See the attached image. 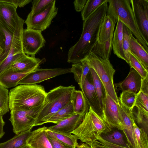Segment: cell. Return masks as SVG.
I'll list each match as a JSON object with an SVG mask.
<instances>
[{
	"mask_svg": "<svg viewBox=\"0 0 148 148\" xmlns=\"http://www.w3.org/2000/svg\"><path fill=\"white\" fill-rule=\"evenodd\" d=\"M108 2L101 5L88 18L84 21L80 37L68 51L67 62L69 63L80 62L90 54L97 42L100 27L107 14Z\"/></svg>",
	"mask_w": 148,
	"mask_h": 148,
	"instance_id": "cell-1",
	"label": "cell"
},
{
	"mask_svg": "<svg viewBox=\"0 0 148 148\" xmlns=\"http://www.w3.org/2000/svg\"><path fill=\"white\" fill-rule=\"evenodd\" d=\"M47 94L41 85L20 84L9 92V110H27L38 107L43 104Z\"/></svg>",
	"mask_w": 148,
	"mask_h": 148,
	"instance_id": "cell-2",
	"label": "cell"
},
{
	"mask_svg": "<svg viewBox=\"0 0 148 148\" xmlns=\"http://www.w3.org/2000/svg\"><path fill=\"white\" fill-rule=\"evenodd\" d=\"M75 90V87L73 85L60 86L47 93L34 127L47 123L53 114L71 102L73 92Z\"/></svg>",
	"mask_w": 148,
	"mask_h": 148,
	"instance_id": "cell-3",
	"label": "cell"
},
{
	"mask_svg": "<svg viewBox=\"0 0 148 148\" xmlns=\"http://www.w3.org/2000/svg\"><path fill=\"white\" fill-rule=\"evenodd\" d=\"M112 128L89 107L88 111L85 113L82 123L71 134L75 135L82 142L91 146L97 141L98 136L108 133Z\"/></svg>",
	"mask_w": 148,
	"mask_h": 148,
	"instance_id": "cell-4",
	"label": "cell"
},
{
	"mask_svg": "<svg viewBox=\"0 0 148 148\" xmlns=\"http://www.w3.org/2000/svg\"><path fill=\"white\" fill-rule=\"evenodd\" d=\"M107 14L119 19L134 35L138 41L148 51L147 44L138 29L130 0H108Z\"/></svg>",
	"mask_w": 148,
	"mask_h": 148,
	"instance_id": "cell-5",
	"label": "cell"
},
{
	"mask_svg": "<svg viewBox=\"0 0 148 148\" xmlns=\"http://www.w3.org/2000/svg\"><path fill=\"white\" fill-rule=\"evenodd\" d=\"M86 59L90 67L94 70L103 83L108 94L119 104L114 83L115 70L109 59H103L92 53Z\"/></svg>",
	"mask_w": 148,
	"mask_h": 148,
	"instance_id": "cell-6",
	"label": "cell"
},
{
	"mask_svg": "<svg viewBox=\"0 0 148 148\" xmlns=\"http://www.w3.org/2000/svg\"><path fill=\"white\" fill-rule=\"evenodd\" d=\"M42 105L27 110L10 111L9 120L12 126L13 131L16 135L32 130Z\"/></svg>",
	"mask_w": 148,
	"mask_h": 148,
	"instance_id": "cell-7",
	"label": "cell"
},
{
	"mask_svg": "<svg viewBox=\"0 0 148 148\" xmlns=\"http://www.w3.org/2000/svg\"><path fill=\"white\" fill-rule=\"evenodd\" d=\"M56 1L55 0H53L37 13L33 14L29 13L25 21L27 28L42 32L48 28L58 13V9L56 6Z\"/></svg>",
	"mask_w": 148,
	"mask_h": 148,
	"instance_id": "cell-8",
	"label": "cell"
},
{
	"mask_svg": "<svg viewBox=\"0 0 148 148\" xmlns=\"http://www.w3.org/2000/svg\"><path fill=\"white\" fill-rule=\"evenodd\" d=\"M138 31L148 44V0H130Z\"/></svg>",
	"mask_w": 148,
	"mask_h": 148,
	"instance_id": "cell-9",
	"label": "cell"
},
{
	"mask_svg": "<svg viewBox=\"0 0 148 148\" xmlns=\"http://www.w3.org/2000/svg\"><path fill=\"white\" fill-rule=\"evenodd\" d=\"M24 20L19 17L14 34L12 46L6 58L0 64V76L10 64L24 53L22 43V36Z\"/></svg>",
	"mask_w": 148,
	"mask_h": 148,
	"instance_id": "cell-10",
	"label": "cell"
},
{
	"mask_svg": "<svg viewBox=\"0 0 148 148\" xmlns=\"http://www.w3.org/2000/svg\"><path fill=\"white\" fill-rule=\"evenodd\" d=\"M46 41L40 31L29 29H23L22 43L24 53L34 56L43 47Z\"/></svg>",
	"mask_w": 148,
	"mask_h": 148,
	"instance_id": "cell-11",
	"label": "cell"
},
{
	"mask_svg": "<svg viewBox=\"0 0 148 148\" xmlns=\"http://www.w3.org/2000/svg\"><path fill=\"white\" fill-rule=\"evenodd\" d=\"M71 73V68H38L29 73L17 83L18 84L32 85L57 76Z\"/></svg>",
	"mask_w": 148,
	"mask_h": 148,
	"instance_id": "cell-12",
	"label": "cell"
},
{
	"mask_svg": "<svg viewBox=\"0 0 148 148\" xmlns=\"http://www.w3.org/2000/svg\"><path fill=\"white\" fill-rule=\"evenodd\" d=\"M105 121L112 128L123 131L124 126L121 117L119 104L116 103L107 93L103 112Z\"/></svg>",
	"mask_w": 148,
	"mask_h": 148,
	"instance_id": "cell-13",
	"label": "cell"
},
{
	"mask_svg": "<svg viewBox=\"0 0 148 148\" xmlns=\"http://www.w3.org/2000/svg\"><path fill=\"white\" fill-rule=\"evenodd\" d=\"M14 5L0 0V23L6 28L14 33L19 16Z\"/></svg>",
	"mask_w": 148,
	"mask_h": 148,
	"instance_id": "cell-14",
	"label": "cell"
},
{
	"mask_svg": "<svg viewBox=\"0 0 148 148\" xmlns=\"http://www.w3.org/2000/svg\"><path fill=\"white\" fill-rule=\"evenodd\" d=\"M45 61V58L40 59L24 53L13 62L6 70L10 69L18 72L34 71L39 68Z\"/></svg>",
	"mask_w": 148,
	"mask_h": 148,
	"instance_id": "cell-15",
	"label": "cell"
},
{
	"mask_svg": "<svg viewBox=\"0 0 148 148\" xmlns=\"http://www.w3.org/2000/svg\"><path fill=\"white\" fill-rule=\"evenodd\" d=\"M82 91L89 107H90L96 113L104 120L103 114L93 84L90 71L85 79Z\"/></svg>",
	"mask_w": 148,
	"mask_h": 148,
	"instance_id": "cell-16",
	"label": "cell"
},
{
	"mask_svg": "<svg viewBox=\"0 0 148 148\" xmlns=\"http://www.w3.org/2000/svg\"><path fill=\"white\" fill-rule=\"evenodd\" d=\"M119 109L124 126L123 131L125 134L129 148H133L134 136L133 124L135 122L132 110L125 107L119 102Z\"/></svg>",
	"mask_w": 148,
	"mask_h": 148,
	"instance_id": "cell-17",
	"label": "cell"
},
{
	"mask_svg": "<svg viewBox=\"0 0 148 148\" xmlns=\"http://www.w3.org/2000/svg\"><path fill=\"white\" fill-rule=\"evenodd\" d=\"M85 113H75L71 117L64 120L56 125L47 127V130L58 132L71 133L82 123Z\"/></svg>",
	"mask_w": 148,
	"mask_h": 148,
	"instance_id": "cell-18",
	"label": "cell"
},
{
	"mask_svg": "<svg viewBox=\"0 0 148 148\" xmlns=\"http://www.w3.org/2000/svg\"><path fill=\"white\" fill-rule=\"evenodd\" d=\"M47 127L43 126L31 132L27 140V144L30 148H53L48 137Z\"/></svg>",
	"mask_w": 148,
	"mask_h": 148,
	"instance_id": "cell-19",
	"label": "cell"
},
{
	"mask_svg": "<svg viewBox=\"0 0 148 148\" xmlns=\"http://www.w3.org/2000/svg\"><path fill=\"white\" fill-rule=\"evenodd\" d=\"M142 78L136 71L130 68L127 77L117 85L122 92H130L137 94L140 90Z\"/></svg>",
	"mask_w": 148,
	"mask_h": 148,
	"instance_id": "cell-20",
	"label": "cell"
},
{
	"mask_svg": "<svg viewBox=\"0 0 148 148\" xmlns=\"http://www.w3.org/2000/svg\"><path fill=\"white\" fill-rule=\"evenodd\" d=\"M118 20L107 14L104 17L99 29L97 42H104L113 37L114 27Z\"/></svg>",
	"mask_w": 148,
	"mask_h": 148,
	"instance_id": "cell-21",
	"label": "cell"
},
{
	"mask_svg": "<svg viewBox=\"0 0 148 148\" xmlns=\"http://www.w3.org/2000/svg\"><path fill=\"white\" fill-rule=\"evenodd\" d=\"M33 71L18 72L7 69L0 76V84L6 88L14 87L20 80Z\"/></svg>",
	"mask_w": 148,
	"mask_h": 148,
	"instance_id": "cell-22",
	"label": "cell"
},
{
	"mask_svg": "<svg viewBox=\"0 0 148 148\" xmlns=\"http://www.w3.org/2000/svg\"><path fill=\"white\" fill-rule=\"evenodd\" d=\"M112 49L114 53L119 58L126 61L123 47V23L119 19L114 32Z\"/></svg>",
	"mask_w": 148,
	"mask_h": 148,
	"instance_id": "cell-23",
	"label": "cell"
},
{
	"mask_svg": "<svg viewBox=\"0 0 148 148\" xmlns=\"http://www.w3.org/2000/svg\"><path fill=\"white\" fill-rule=\"evenodd\" d=\"M90 68L86 59L82 60L80 62L73 64L72 65L71 73L73 74L74 78L82 91L85 79L90 71Z\"/></svg>",
	"mask_w": 148,
	"mask_h": 148,
	"instance_id": "cell-24",
	"label": "cell"
},
{
	"mask_svg": "<svg viewBox=\"0 0 148 148\" xmlns=\"http://www.w3.org/2000/svg\"><path fill=\"white\" fill-rule=\"evenodd\" d=\"M130 51L148 71V51L133 35L130 38Z\"/></svg>",
	"mask_w": 148,
	"mask_h": 148,
	"instance_id": "cell-25",
	"label": "cell"
},
{
	"mask_svg": "<svg viewBox=\"0 0 148 148\" xmlns=\"http://www.w3.org/2000/svg\"><path fill=\"white\" fill-rule=\"evenodd\" d=\"M31 130L24 132L16 135L10 139L0 143V148H23L27 146V140Z\"/></svg>",
	"mask_w": 148,
	"mask_h": 148,
	"instance_id": "cell-26",
	"label": "cell"
},
{
	"mask_svg": "<svg viewBox=\"0 0 148 148\" xmlns=\"http://www.w3.org/2000/svg\"><path fill=\"white\" fill-rule=\"evenodd\" d=\"M72 102L75 113L82 114L88 111V104L82 91L75 89L74 90L72 94Z\"/></svg>",
	"mask_w": 148,
	"mask_h": 148,
	"instance_id": "cell-27",
	"label": "cell"
},
{
	"mask_svg": "<svg viewBox=\"0 0 148 148\" xmlns=\"http://www.w3.org/2000/svg\"><path fill=\"white\" fill-rule=\"evenodd\" d=\"M90 71L91 75L93 84L103 113L107 92L103 83L94 70L90 68Z\"/></svg>",
	"mask_w": 148,
	"mask_h": 148,
	"instance_id": "cell-28",
	"label": "cell"
},
{
	"mask_svg": "<svg viewBox=\"0 0 148 148\" xmlns=\"http://www.w3.org/2000/svg\"><path fill=\"white\" fill-rule=\"evenodd\" d=\"M134 136L133 148H148V134L142 128H140L135 122L133 124Z\"/></svg>",
	"mask_w": 148,
	"mask_h": 148,
	"instance_id": "cell-29",
	"label": "cell"
},
{
	"mask_svg": "<svg viewBox=\"0 0 148 148\" xmlns=\"http://www.w3.org/2000/svg\"><path fill=\"white\" fill-rule=\"evenodd\" d=\"M113 37L102 43L97 42L92 49L91 53L98 56L104 59H109L112 49Z\"/></svg>",
	"mask_w": 148,
	"mask_h": 148,
	"instance_id": "cell-30",
	"label": "cell"
},
{
	"mask_svg": "<svg viewBox=\"0 0 148 148\" xmlns=\"http://www.w3.org/2000/svg\"><path fill=\"white\" fill-rule=\"evenodd\" d=\"M75 114L72 101L53 114L48 120L47 123L58 124Z\"/></svg>",
	"mask_w": 148,
	"mask_h": 148,
	"instance_id": "cell-31",
	"label": "cell"
},
{
	"mask_svg": "<svg viewBox=\"0 0 148 148\" xmlns=\"http://www.w3.org/2000/svg\"><path fill=\"white\" fill-rule=\"evenodd\" d=\"M108 0H88L81 11V16L83 21L88 18L101 5L108 2Z\"/></svg>",
	"mask_w": 148,
	"mask_h": 148,
	"instance_id": "cell-32",
	"label": "cell"
},
{
	"mask_svg": "<svg viewBox=\"0 0 148 148\" xmlns=\"http://www.w3.org/2000/svg\"><path fill=\"white\" fill-rule=\"evenodd\" d=\"M133 108L132 111L135 120L137 123L148 134V112L136 107Z\"/></svg>",
	"mask_w": 148,
	"mask_h": 148,
	"instance_id": "cell-33",
	"label": "cell"
},
{
	"mask_svg": "<svg viewBox=\"0 0 148 148\" xmlns=\"http://www.w3.org/2000/svg\"><path fill=\"white\" fill-rule=\"evenodd\" d=\"M49 131L60 141L73 148H76L78 144L77 142L78 139L75 135L72 134L71 133H62Z\"/></svg>",
	"mask_w": 148,
	"mask_h": 148,
	"instance_id": "cell-34",
	"label": "cell"
},
{
	"mask_svg": "<svg viewBox=\"0 0 148 148\" xmlns=\"http://www.w3.org/2000/svg\"><path fill=\"white\" fill-rule=\"evenodd\" d=\"M101 136L105 140L110 143L129 148L127 143L124 139L123 134L118 131H114L108 134H102Z\"/></svg>",
	"mask_w": 148,
	"mask_h": 148,
	"instance_id": "cell-35",
	"label": "cell"
},
{
	"mask_svg": "<svg viewBox=\"0 0 148 148\" xmlns=\"http://www.w3.org/2000/svg\"><path fill=\"white\" fill-rule=\"evenodd\" d=\"M132 35L131 31L123 24V47L126 60V62L129 64L130 54V38Z\"/></svg>",
	"mask_w": 148,
	"mask_h": 148,
	"instance_id": "cell-36",
	"label": "cell"
},
{
	"mask_svg": "<svg viewBox=\"0 0 148 148\" xmlns=\"http://www.w3.org/2000/svg\"><path fill=\"white\" fill-rule=\"evenodd\" d=\"M136 95L130 92H122L118 98L119 102L123 106L132 110L134 106Z\"/></svg>",
	"mask_w": 148,
	"mask_h": 148,
	"instance_id": "cell-37",
	"label": "cell"
},
{
	"mask_svg": "<svg viewBox=\"0 0 148 148\" xmlns=\"http://www.w3.org/2000/svg\"><path fill=\"white\" fill-rule=\"evenodd\" d=\"M129 65L130 68L136 71L143 78H145L148 76V71L146 70L142 64L131 53Z\"/></svg>",
	"mask_w": 148,
	"mask_h": 148,
	"instance_id": "cell-38",
	"label": "cell"
},
{
	"mask_svg": "<svg viewBox=\"0 0 148 148\" xmlns=\"http://www.w3.org/2000/svg\"><path fill=\"white\" fill-rule=\"evenodd\" d=\"M9 100L8 89L0 84V108L3 115L9 111Z\"/></svg>",
	"mask_w": 148,
	"mask_h": 148,
	"instance_id": "cell-39",
	"label": "cell"
},
{
	"mask_svg": "<svg viewBox=\"0 0 148 148\" xmlns=\"http://www.w3.org/2000/svg\"><path fill=\"white\" fill-rule=\"evenodd\" d=\"M134 107L148 112V95L140 90L137 94Z\"/></svg>",
	"mask_w": 148,
	"mask_h": 148,
	"instance_id": "cell-40",
	"label": "cell"
},
{
	"mask_svg": "<svg viewBox=\"0 0 148 148\" xmlns=\"http://www.w3.org/2000/svg\"><path fill=\"white\" fill-rule=\"evenodd\" d=\"M53 0H34L32 1V10L29 13H37L47 7Z\"/></svg>",
	"mask_w": 148,
	"mask_h": 148,
	"instance_id": "cell-41",
	"label": "cell"
},
{
	"mask_svg": "<svg viewBox=\"0 0 148 148\" xmlns=\"http://www.w3.org/2000/svg\"><path fill=\"white\" fill-rule=\"evenodd\" d=\"M48 137L53 148H73L63 143L58 140L50 132L46 130Z\"/></svg>",
	"mask_w": 148,
	"mask_h": 148,
	"instance_id": "cell-42",
	"label": "cell"
},
{
	"mask_svg": "<svg viewBox=\"0 0 148 148\" xmlns=\"http://www.w3.org/2000/svg\"><path fill=\"white\" fill-rule=\"evenodd\" d=\"M95 143L98 145L105 148H129L110 143L103 139L100 135L98 136Z\"/></svg>",
	"mask_w": 148,
	"mask_h": 148,
	"instance_id": "cell-43",
	"label": "cell"
},
{
	"mask_svg": "<svg viewBox=\"0 0 148 148\" xmlns=\"http://www.w3.org/2000/svg\"><path fill=\"white\" fill-rule=\"evenodd\" d=\"M2 1L13 4L17 7H23L32 1V0H1Z\"/></svg>",
	"mask_w": 148,
	"mask_h": 148,
	"instance_id": "cell-44",
	"label": "cell"
},
{
	"mask_svg": "<svg viewBox=\"0 0 148 148\" xmlns=\"http://www.w3.org/2000/svg\"><path fill=\"white\" fill-rule=\"evenodd\" d=\"M88 0H76L73 2L75 8L77 12H81L85 6Z\"/></svg>",
	"mask_w": 148,
	"mask_h": 148,
	"instance_id": "cell-45",
	"label": "cell"
},
{
	"mask_svg": "<svg viewBox=\"0 0 148 148\" xmlns=\"http://www.w3.org/2000/svg\"><path fill=\"white\" fill-rule=\"evenodd\" d=\"M148 76L142 78L140 90L148 95Z\"/></svg>",
	"mask_w": 148,
	"mask_h": 148,
	"instance_id": "cell-46",
	"label": "cell"
},
{
	"mask_svg": "<svg viewBox=\"0 0 148 148\" xmlns=\"http://www.w3.org/2000/svg\"><path fill=\"white\" fill-rule=\"evenodd\" d=\"M3 116H0V139L5 134L3 129L5 122L3 120Z\"/></svg>",
	"mask_w": 148,
	"mask_h": 148,
	"instance_id": "cell-47",
	"label": "cell"
},
{
	"mask_svg": "<svg viewBox=\"0 0 148 148\" xmlns=\"http://www.w3.org/2000/svg\"><path fill=\"white\" fill-rule=\"evenodd\" d=\"M4 41L0 34V55L3 51L5 48Z\"/></svg>",
	"mask_w": 148,
	"mask_h": 148,
	"instance_id": "cell-48",
	"label": "cell"
},
{
	"mask_svg": "<svg viewBox=\"0 0 148 148\" xmlns=\"http://www.w3.org/2000/svg\"><path fill=\"white\" fill-rule=\"evenodd\" d=\"M76 148H92V147L88 145L85 143H83L80 145H79L78 144Z\"/></svg>",
	"mask_w": 148,
	"mask_h": 148,
	"instance_id": "cell-49",
	"label": "cell"
},
{
	"mask_svg": "<svg viewBox=\"0 0 148 148\" xmlns=\"http://www.w3.org/2000/svg\"><path fill=\"white\" fill-rule=\"evenodd\" d=\"M91 146L94 147L96 148H105L98 145L95 143H94Z\"/></svg>",
	"mask_w": 148,
	"mask_h": 148,
	"instance_id": "cell-50",
	"label": "cell"
},
{
	"mask_svg": "<svg viewBox=\"0 0 148 148\" xmlns=\"http://www.w3.org/2000/svg\"><path fill=\"white\" fill-rule=\"evenodd\" d=\"M3 112L1 109L0 108V116H3Z\"/></svg>",
	"mask_w": 148,
	"mask_h": 148,
	"instance_id": "cell-51",
	"label": "cell"
},
{
	"mask_svg": "<svg viewBox=\"0 0 148 148\" xmlns=\"http://www.w3.org/2000/svg\"><path fill=\"white\" fill-rule=\"evenodd\" d=\"M23 148H30L28 146H26Z\"/></svg>",
	"mask_w": 148,
	"mask_h": 148,
	"instance_id": "cell-52",
	"label": "cell"
},
{
	"mask_svg": "<svg viewBox=\"0 0 148 148\" xmlns=\"http://www.w3.org/2000/svg\"><path fill=\"white\" fill-rule=\"evenodd\" d=\"M90 147H91L92 148H96L95 147H93V146H91Z\"/></svg>",
	"mask_w": 148,
	"mask_h": 148,
	"instance_id": "cell-53",
	"label": "cell"
}]
</instances>
